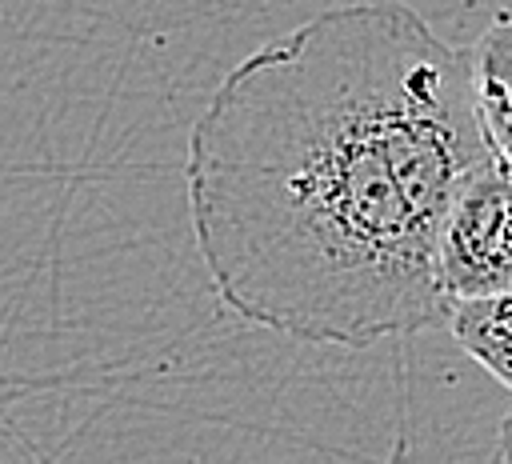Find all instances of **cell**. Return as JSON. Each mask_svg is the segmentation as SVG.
Returning <instances> with one entry per match:
<instances>
[{
    "label": "cell",
    "mask_w": 512,
    "mask_h": 464,
    "mask_svg": "<svg viewBox=\"0 0 512 464\" xmlns=\"http://www.w3.org/2000/svg\"><path fill=\"white\" fill-rule=\"evenodd\" d=\"M496 460L512 464V412L500 420V440H496Z\"/></svg>",
    "instance_id": "5"
},
{
    "label": "cell",
    "mask_w": 512,
    "mask_h": 464,
    "mask_svg": "<svg viewBox=\"0 0 512 464\" xmlns=\"http://www.w3.org/2000/svg\"><path fill=\"white\" fill-rule=\"evenodd\" d=\"M448 304L512 288V164L492 156L460 188L440 232Z\"/></svg>",
    "instance_id": "2"
},
{
    "label": "cell",
    "mask_w": 512,
    "mask_h": 464,
    "mask_svg": "<svg viewBox=\"0 0 512 464\" xmlns=\"http://www.w3.org/2000/svg\"><path fill=\"white\" fill-rule=\"evenodd\" d=\"M444 324L452 340L512 392V288L452 300Z\"/></svg>",
    "instance_id": "4"
},
{
    "label": "cell",
    "mask_w": 512,
    "mask_h": 464,
    "mask_svg": "<svg viewBox=\"0 0 512 464\" xmlns=\"http://www.w3.org/2000/svg\"><path fill=\"white\" fill-rule=\"evenodd\" d=\"M488 160L472 52L408 4H344L212 88L184 144L188 224L232 316L368 348L444 324L440 232Z\"/></svg>",
    "instance_id": "1"
},
{
    "label": "cell",
    "mask_w": 512,
    "mask_h": 464,
    "mask_svg": "<svg viewBox=\"0 0 512 464\" xmlns=\"http://www.w3.org/2000/svg\"><path fill=\"white\" fill-rule=\"evenodd\" d=\"M468 52L480 132L492 156L512 164V12H500Z\"/></svg>",
    "instance_id": "3"
}]
</instances>
